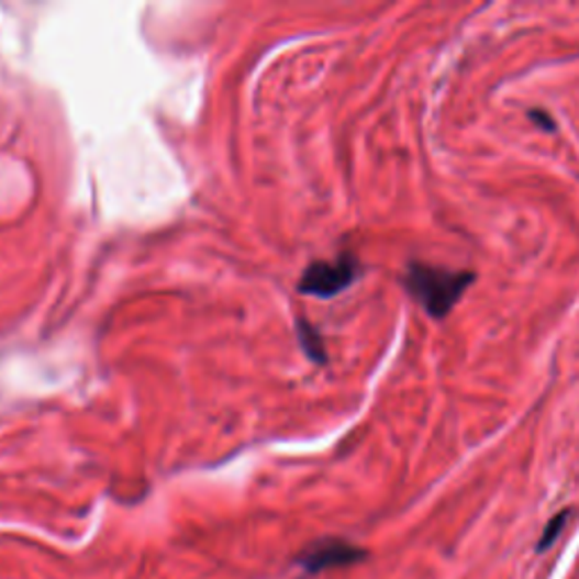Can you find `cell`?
<instances>
[{"mask_svg":"<svg viewBox=\"0 0 579 579\" xmlns=\"http://www.w3.org/2000/svg\"><path fill=\"white\" fill-rule=\"evenodd\" d=\"M363 557H365V550L349 542H344V538H322V542H315L308 548H303L297 557V564L305 572H322L326 568L356 564Z\"/></svg>","mask_w":579,"mask_h":579,"instance_id":"3","label":"cell"},{"mask_svg":"<svg viewBox=\"0 0 579 579\" xmlns=\"http://www.w3.org/2000/svg\"><path fill=\"white\" fill-rule=\"evenodd\" d=\"M568 516H570V512H561V514H557V516L548 523V527L544 530L542 542H538V550H544V548H548V546L555 544V538L561 534V530H564Z\"/></svg>","mask_w":579,"mask_h":579,"instance_id":"5","label":"cell"},{"mask_svg":"<svg viewBox=\"0 0 579 579\" xmlns=\"http://www.w3.org/2000/svg\"><path fill=\"white\" fill-rule=\"evenodd\" d=\"M297 335H299L301 349L305 352L308 358L315 360V363H324V360H326V352H324L322 335L318 333V329H313V324H308L305 320H299V322H297Z\"/></svg>","mask_w":579,"mask_h":579,"instance_id":"4","label":"cell"},{"mask_svg":"<svg viewBox=\"0 0 579 579\" xmlns=\"http://www.w3.org/2000/svg\"><path fill=\"white\" fill-rule=\"evenodd\" d=\"M530 119H532L538 127H542V130H546V132H555V123H553V119H550V115H548L546 111L534 109V111H530Z\"/></svg>","mask_w":579,"mask_h":579,"instance_id":"6","label":"cell"},{"mask_svg":"<svg viewBox=\"0 0 579 579\" xmlns=\"http://www.w3.org/2000/svg\"><path fill=\"white\" fill-rule=\"evenodd\" d=\"M401 281L405 292L423 311L435 320H444L474 283V275L426 263H410Z\"/></svg>","mask_w":579,"mask_h":579,"instance_id":"1","label":"cell"},{"mask_svg":"<svg viewBox=\"0 0 579 579\" xmlns=\"http://www.w3.org/2000/svg\"><path fill=\"white\" fill-rule=\"evenodd\" d=\"M360 277V263L352 254H342L335 260H318L305 267L297 290L308 297L333 299L352 288Z\"/></svg>","mask_w":579,"mask_h":579,"instance_id":"2","label":"cell"}]
</instances>
